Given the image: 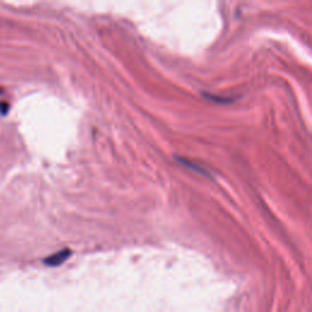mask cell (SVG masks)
Here are the masks:
<instances>
[{
    "mask_svg": "<svg viewBox=\"0 0 312 312\" xmlns=\"http://www.w3.org/2000/svg\"><path fill=\"white\" fill-rule=\"evenodd\" d=\"M70 254H71L70 250H67V249L61 250V251L56 252V254L52 255V256L47 257V259L44 260V262L49 266H58V265H60V263H63L64 261L70 256Z\"/></svg>",
    "mask_w": 312,
    "mask_h": 312,
    "instance_id": "obj_1",
    "label": "cell"
},
{
    "mask_svg": "<svg viewBox=\"0 0 312 312\" xmlns=\"http://www.w3.org/2000/svg\"><path fill=\"white\" fill-rule=\"evenodd\" d=\"M7 111H9V104L5 103V101H1L0 103V114L6 115Z\"/></svg>",
    "mask_w": 312,
    "mask_h": 312,
    "instance_id": "obj_2",
    "label": "cell"
}]
</instances>
